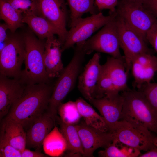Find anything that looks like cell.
Here are the masks:
<instances>
[{
    "label": "cell",
    "mask_w": 157,
    "mask_h": 157,
    "mask_svg": "<svg viewBox=\"0 0 157 157\" xmlns=\"http://www.w3.org/2000/svg\"><path fill=\"white\" fill-rule=\"evenodd\" d=\"M53 86L48 83L26 85L21 96L13 104L6 117L29 128L47 110Z\"/></svg>",
    "instance_id": "1"
},
{
    "label": "cell",
    "mask_w": 157,
    "mask_h": 157,
    "mask_svg": "<svg viewBox=\"0 0 157 157\" xmlns=\"http://www.w3.org/2000/svg\"><path fill=\"white\" fill-rule=\"evenodd\" d=\"M124 101L120 120L145 127L157 135V112L139 90L121 92Z\"/></svg>",
    "instance_id": "2"
},
{
    "label": "cell",
    "mask_w": 157,
    "mask_h": 157,
    "mask_svg": "<svg viewBox=\"0 0 157 157\" xmlns=\"http://www.w3.org/2000/svg\"><path fill=\"white\" fill-rule=\"evenodd\" d=\"M83 43L76 44L72 59L64 68L53 86L47 111L55 119L57 116L59 106L73 89L80 74L85 55L83 49Z\"/></svg>",
    "instance_id": "3"
},
{
    "label": "cell",
    "mask_w": 157,
    "mask_h": 157,
    "mask_svg": "<svg viewBox=\"0 0 157 157\" xmlns=\"http://www.w3.org/2000/svg\"><path fill=\"white\" fill-rule=\"evenodd\" d=\"M23 39L26 50L25 68L20 79L26 85L48 83L49 78L44 59L45 43L30 33L26 34Z\"/></svg>",
    "instance_id": "4"
},
{
    "label": "cell",
    "mask_w": 157,
    "mask_h": 157,
    "mask_svg": "<svg viewBox=\"0 0 157 157\" xmlns=\"http://www.w3.org/2000/svg\"><path fill=\"white\" fill-rule=\"evenodd\" d=\"M118 142L137 149L147 151L154 146V137L147 128L120 120L109 131Z\"/></svg>",
    "instance_id": "5"
},
{
    "label": "cell",
    "mask_w": 157,
    "mask_h": 157,
    "mask_svg": "<svg viewBox=\"0 0 157 157\" xmlns=\"http://www.w3.org/2000/svg\"><path fill=\"white\" fill-rule=\"evenodd\" d=\"M116 20L120 47L124 53L126 71L128 74L132 62L136 56L144 53L153 54V50L148 47L145 39L117 13Z\"/></svg>",
    "instance_id": "6"
},
{
    "label": "cell",
    "mask_w": 157,
    "mask_h": 157,
    "mask_svg": "<svg viewBox=\"0 0 157 157\" xmlns=\"http://www.w3.org/2000/svg\"><path fill=\"white\" fill-rule=\"evenodd\" d=\"M120 48L116 17L97 34L85 41L83 45L85 54L97 51L108 54L115 58L122 56Z\"/></svg>",
    "instance_id": "7"
},
{
    "label": "cell",
    "mask_w": 157,
    "mask_h": 157,
    "mask_svg": "<svg viewBox=\"0 0 157 157\" xmlns=\"http://www.w3.org/2000/svg\"><path fill=\"white\" fill-rule=\"evenodd\" d=\"M117 12L105 16L101 12L90 16L77 20L68 31L62 46V51L72 47L76 44L85 41L94 32L114 19Z\"/></svg>",
    "instance_id": "8"
},
{
    "label": "cell",
    "mask_w": 157,
    "mask_h": 157,
    "mask_svg": "<svg viewBox=\"0 0 157 157\" xmlns=\"http://www.w3.org/2000/svg\"><path fill=\"white\" fill-rule=\"evenodd\" d=\"M117 6V14L146 41V34L157 21V17L142 3L120 0Z\"/></svg>",
    "instance_id": "9"
},
{
    "label": "cell",
    "mask_w": 157,
    "mask_h": 157,
    "mask_svg": "<svg viewBox=\"0 0 157 157\" xmlns=\"http://www.w3.org/2000/svg\"><path fill=\"white\" fill-rule=\"evenodd\" d=\"M26 53L23 38L9 37L0 51V74L10 78H20Z\"/></svg>",
    "instance_id": "10"
},
{
    "label": "cell",
    "mask_w": 157,
    "mask_h": 157,
    "mask_svg": "<svg viewBox=\"0 0 157 157\" xmlns=\"http://www.w3.org/2000/svg\"><path fill=\"white\" fill-rule=\"evenodd\" d=\"M39 15L55 27L62 46L68 31L66 28L67 8L65 0H36Z\"/></svg>",
    "instance_id": "11"
},
{
    "label": "cell",
    "mask_w": 157,
    "mask_h": 157,
    "mask_svg": "<svg viewBox=\"0 0 157 157\" xmlns=\"http://www.w3.org/2000/svg\"><path fill=\"white\" fill-rule=\"evenodd\" d=\"M83 146V157H94L95 151L98 148H104L114 140L113 134L103 131L87 125L84 121L75 124Z\"/></svg>",
    "instance_id": "12"
},
{
    "label": "cell",
    "mask_w": 157,
    "mask_h": 157,
    "mask_svg": "<svg viewBox=\"0 0 157 157\" xmlns=\"http://www.w3.org/2000/svg\"><path fill=\"white\" fill-rule=\"evenodd\" d=\"M88 101L99 111L110 131L120 120L124 99L121 94L113 93Z\"/></svg>",
    "instance_id": "13"
},
{
    "label": "cell",
    "mask_w": 157,
    "mask_h": 157,
    "mask_svg": "<svg viewBox=\"0 0 157 157\" xmlns=\"http://www.w3.org/2000/svg\"><path fill=\"white\" fill-rule=\"evenodd\" d=\"M99 53L94 54L86 64L78 78V89L88 101L93 98L96 85L103 70Z\"/></svg>",
    "instance_id": "14"
},
{
    "label": "cell",
    "mask_w": 157,
    "mask_h": 157,
    "mask_svg": "<svg viewBox=\"0 0 157 157\" xmlns=\"http://www.w3.org/2000/svg\"><path fill=\"white\" fill-rule=\"evenodd\" d=\"M131 69L134 79V86L139 90L151 82L157 72V56L148 53L140 54L133 60Z\"/></svg>",
    "instance_id": "15"
},
{
    "label": "cell",
    "mask_w": 157,
    "mask_h": 157,
    "mask_svg": "<svg viewBox=\"0 0 157 157\" xmlns=\"http://www.w3.org/2000/svg\"><path fill=\"white\" fill-rule=\"evenodd\" d=\"M26 85L20 78H11L0 74V120L21 96Z\"/></svg>",
    "instance_id": "16"
},
{
    "label": "cell",
    "mask_w": 157,
    "mask_h": 157,
    "mask_svg": "<svg viewBox=\"0 0 157 157\" xmlns=\"http://www.w3.org/2000/svg\"><path fill=\"white\" fill-rule=\"evenodd\" d=\"M62 44L55 35L46 39L44 59L47 74L49 78H58L63 70L61 60Z\"/></svg>",
    "instance_id": "17"
},
{
    "label": "cell",
    "mask_w": 157,
    "mask_h": 157,
    "mask_svg": "<svg viewBox=\"0 0 157 157\" xmlns=\"http://www.w3.org/2000/svg\"><path fill=\"white\" fill-rule=\"evenodd\" d=\"M56 120L46 111L33 122L26 133V146L38 148L55 126Z\"/></svg>",
    "instance_id": "18"
},
{
    "label": "cell",
    "mask_w": 157,
    "mask_h": 157,
    "mask_svg": "<svg viewBox=\"0 0 157 157\" xmlns=\"http://www.w3.org/2000/svg\"><path fill=\"white\" fill-rule=\"evenodd\" d=\"M103 65L117 92L119 93L129 89L127 83L128 74L124 56L119 58L109 56L106 62Z\"/></svg>",
    "instance_id": "19"
},
{
    "label": "cell",
    "mask_w": 157,
    "mask_h": 157,
    "mask_svg": "<svg viewBox=\"0 0 157 157\" xmlns=\"http://www.w3.org/2000/svg\"><path fill=\"white\" fill-rule=\"evenodd\" d=\"M1 130L10 144L22 153L26 146V133L23 126L6 117L2 122Z\"/></svg>",
    "instance_id": "20"
},
{
    "label": "cell",
    "mask_w": 157,
    "mask_h": 157,
    "mask_svg": "<svg viewBox=\"0 0 157 157\" xmlns=\"http://www.w3.org/2000/svg\"><path fill=\"white\" fill-rule=\"evenodd\" d=\"M60 126V131L67 143L68 156H83L84 150L78 131L74 124L65 123L60 117L56 118Z\"/></svg>",
    "instance_id": "21"
},
{
    "label": "cell",
    "mask_w": 157,
    "mask_h": 157,
    "mask_svg": "<svg viewBox=\"0 0 157 157\" xmlns=\"http://www.w3.org/2000/svg\"><path fill=\"white\" fill-rule=\"evenodd\" d=\"M23 22L42 40L57 34L56 28L42 16L36 14L24 15Z\"/></svg>",
    "instance_id": "22"
},
{
    "label": "cell",
    "mask_w": 157,
    "mask_h": 157,
    "mask_svg": "<svg viewBox=\"0 0 157 157\" xmlns=\"http://www.w3.org/2000/svg\"><path fill=\"white\" fill-rule=\"evenodd\" d=\"M75 102L80 115L87 125L103 131L108 132L103 117L90 105L81 97L77 99Z\"/></svg>",
    "instance_id": "23"
},
{
    "label": "cell",
    "mask_w": 157,
    "mask_h": 157,
    "mask_svg": "<svg viewBox=\"0 0 157 157\" xmlns=\"http://www.w3.org/2000/svg\"><path fill=\"white\" fill-rule=\"evenodd\" d=\"M42 145L45 153L53 157L59 156L67 150L66 140L56 126L46 137Z\"/></svg>",
    "instance_id": "24"
},
{
    "label": "cell",
    "mask_w": 157,
    "mask_h": 157,
    "mask_svg": "<svg viewBox=\"0 0 157 157\" xmlns=\"http://www.w3.org/2000/svg\"><path fill=\"white\" fill-rule=\"evenodd\" d=\"M0 17L13 33L24 23L22 15L15 9L6 0H0Z\"/></svg>",
    "instance_id": "25"
},
{
    "label": "cell",
    "mask_w": 157,
    "mask_h": 157,
    "mask_svg": "<svg viewBox=\"0 0 157 157\" xmlns=\"http://www.w3.org/2000/svg\"><path fill=\"white\" fill-rule=\"evenodd\" d=\"M70 12V27L85 13L96 14L98 10L94 0H67Z\"/></svg>",
    "instance_id": "26"
},
{
    "label": "cell",
    "mask_w": 157,
    "mask_h": 157,
    "mask_svg": "<svg viewBox=\"0 0 157 157\" xmlns=\"http://www.w3.org/2000/svg\"><path fill=\"white\" fill-rule=\"evenodd\" d=\"M98 154L101 157H136L141 154L140 151L118 142L115 139L104 150L99 151Z\"/></svg>",
    "instance_id": "27"
},
{
    "label": "cell",
    "mask_w": 157,
    "mask_h": 157,
    "mask_svg": "<svg viewBox=\"0 0 157 157\" xmlns=\"http://www.w3.org/2000/svg\"><path fill=\"white\" fill-rule=\"evenodd\" d=\"M60 119L64 122L76 124L79 122L81 117L78 111L75 101H68L61 103L58 110Z\"/></svg>",
    "instance_id": "28"
},
{
    "label": "cell",
    "mask_w": 157,
    "mask_h": 157,
    "mask_svg": "<svg viewBox=\"0 0 157 157\" xmlns=\"http://www.w3.org/2000/svg\"><path fill=\"white\" fill-rule=\"evenodd\" d=\"M103 70L96 85L93 98H99L113 93H118L114 89L112 81L105 70L103 65Z\"/></svg>",
    "instance_id": "29"
},
{
    "label": "cell",
    "mask_w": 157,
    "mask_h": 157,
    "mask_svg": "<svg viewBox=\"0 0 157 157\" xmlns=\"http://www.w3.org/2000/svg\"><path fill=\"white\" fill-rule=\"evenodd\" d=\"M17 12L24 15H39L36 0H6Z\"/></svg>",
    "instance_id": "30"
},
{
    "label": "cell",
    "mask_w": 157,
    "mask_h": 157,
    "mask_svg": "<svg viewBox=\"0 0 157 157\" xmlns=\"http://www.w3.org/2000/svg\"><path fill=\"white\" fill-rule=\"evenodd\" d=\"M0 157H21V153L13 147L0 129Z\"/></svg>",
    "instance_id": "31"
},
{
    "label": "cell",
    "mask_w": 157,
    "mask_h": 157,
    "mask_svg": "<svg viewBox=\"0 0 157 157\" xmlns=\"http://www.w3.org/2000/svg\"><path fill=\"white\" fill-rule=\"evenodd\" d=\"M138 90L142 92L149 103L157 112V83L150 82Z\"/></svg>",
    "instance_id": "32"
},
{
    "label": "cell",
    "mask_w": 157,
    "mask_h": 157,
    "mask_svg": "<svg viewBox=\"0 0 157 157\" xmlns=\"http://www.w3.org/2000/svg\"><path fill=\"white\" fill-rule=\"evenodd\" d=\"M96 7L99 11L104 9L110 10V13L116 11V7L118 3V0H94Z\"/></svg>",
    "instance_id": "33"
},
{
    "label": "cell",
    "mask_w": 157,
    "mask_h": 157,
    "mask_svg": "<svg viewBox=\"0 0 157 157\" xmlns=\"http://www.w3.org/2000/svg\"><path fill=\"white\" fill-rule=\"evenodd\" d=\"M145 38L157 54V21L147 31Z\"/></svg>",
    "instance_id": "34"
},
{
    "label": "cell",
    "mask_w": 157,
    "mask_h": 157,
    "mask_svg": "<svg viewBox=\"0 0 157 157\" xmlns=\"http://www.w3.org/2000/svg\"><path fill=\"white\" fill-rule=\"evenodd\" d=\"M7 29H9V28L5 23L0 24V51L6 45L9 38L8 37L6 33Z\"/></svg>",
    "instance_id": "35"
},
{
    "label": "cell",
    "mask_w": 157,
    "mask_h": 157,
    "mask_svg": "<svg viewBox=\"0 0 157 157\" xmlns=\"http://www.w3.org/2000/svg\"><path fill=\"white\" fill-rule=\"evenodd\" d=\"M143 4L157 17V0H146Z\"/></svg>",
    "instance_id": "36"
},
{
    "label": "cell",
    "mask_w": 157,
    "mask_h": 157,
    "mask_svg": "<svg viewBox=\"0 0 157 157\" xmlns=\"http://www.w3.org/2000/svg\"><path fill=\"white\" fill-rule=\"evenodd\" d=\"M47 156L39 152L34 151L25 149L21 153V157H45Z\"/></svg>",
    "instance_id": "37"
},
{
    "label": "cell",
    "mask_w": 157,
    "mask_h": 157,
    "mask_svg": "<svg viewBox=\"0 0 157 157\" xmlns=\"http://www.w3.org/2000/svg\"><path fill=\"white\" fill-rule=\"evenodd\" d=\"M140 157H157V147L154 146L150 149L142 154H140Z\"/></svg>",
    "instance_id": "38"
},
{
    "label": "cell",
    "mask_w": 157,
    "mask_h": 157,
    "mask_svg": "<svg viewBox=\"0 0 157 157\" xmlns=\"http://www.w3.org/2000/svg\"><path fill=\"white\" fill-rule=\"evenodd\" d=\"M128 1L136 3H143L146 0H126Z\"/></svg>",
    "instance_id": "39"
},
{
    "label": "cell",
    "mask_w": 157,
    "mask_h": 157,
    "mask_svg": "<svg viewBox=\"0 0 157 157\" xmlns=\"http://www.w3.org/2000/svg\"><path fill=\"white\" fill-rule=\"evenodd\" d=\"M153 144L154 145L157 147V135L155 136L153 140Z\"/></svg>",
    "instance_id": "40"
}]
</instances>
